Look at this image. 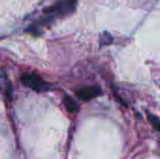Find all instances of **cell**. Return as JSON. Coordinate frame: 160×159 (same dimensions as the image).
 Listing matches in <instances>:
<instances>
[{
  "label": "cell",
  "mask_w": 160,
  "mask_h": 159,
  "mask_svg": "<svg viewBox=\"0 0 160 159\" xmlns=\"http://www.w3.org/2000/svg\"><path fill=\"white\" fill-rule=\"evenodd\" d=\"M78 0H56L55 3L43 10V13L52 17H66L72 14L77 7Z\"/></svg>",
  "instance_id": "6da1fadb"
},
{
  "label": "cell",
  "mask_w": 160,
  "mask_h": 159,
  "mask_svg": "<svg viewBox=\"0 0 160 159\" xmlns=\"http://www.w3.org/2000/svg\"><path fill=\"white\" fill-rule=\"evenodd\" d=\"M21 81L23 85L36 91V92H47L51 85L44 81L40 76L36 73H24L21 77Z\"/></svg>",
  "instance_id": "7a4b0ae2"
},
{
  "label": "cell",
  "mask_w": 160,
  "mask_h": 159,
  "mask_svg": "<svg viewBox=\"0 0 160 159\" xmlns=\"http://www.w3.org/2000/svg\"><path fill=\"white\" fill-rule=\"evenodd\" d=\"M102 94V90L99 86H86L79 89L76 92V96L82 100H91L98 97Z\"/></svg>",
  "instance_id": "3957f363"
},
{
  "label": "cell",
  "mask_w": 160,
  "mask_h": 159,
  "mask_svg": "<svg viewBox=\"0 0 160 159\" xmlns=\"http://www.w3.org/2000/svg\"><path fill=\"white\" fill-rule=\"evenodd\" d=\"M63 103L65 105L66 110L68 112H77L80 110V107L78 105V103L69 96H65L63 98Z\"/></svg>",
  "instance_id": "277c9868"
},
{
  "label": "cell",
  "mask_w": 160,
  "mask_h": 159,
  "mask_svg": "<svg viewBox=\"0 0 160 159\" xmlns=\"http://www.w3.org/2000/svg\"><path fill=\"white\" fill-rule=\"evenodd\" d=\"M147 118H148V120H149L150 124L152 125V127H153L157 131H159L160 132L159 117H158V116H156V115H154V114H152V113H150V112H147Z\"/></svg>",
  "instance_id": "5b68a950"
},
{
  "label": "cell",
  "mask_w": 160,
  "mask_h": 159,
  "mask_svg": "<svg viewBox=\"0 0 160 159\" xmlns=\"http://www.w3.org/2000/svg\"><path fill=\"white\" fill-rule=\"evenodd\" d=\"M112 41V37L108 32H103L100 35V45H109Z\"/></svg>",
  "instance_id": "8992f818"
}]
</instances>
